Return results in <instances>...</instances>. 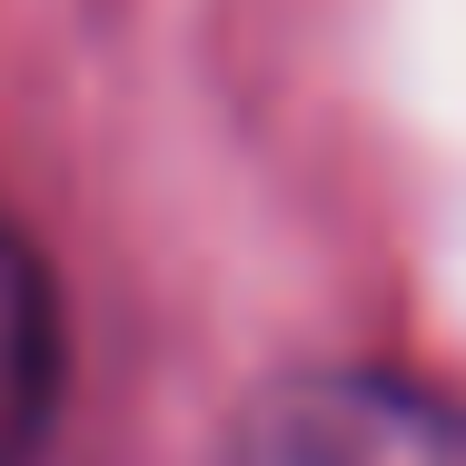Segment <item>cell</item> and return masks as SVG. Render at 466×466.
<instances>
[{"instance_id": "2", "label": "cell", "mask_w": 466, "mask_h": 466, "mask_svg": "<svg viewBox=\"0 0 466 466\" xmlns=\"http://www.w3.org/2000/svg\"><path fill=\"white\" fill-rule=\"evenodd\" d=\"M60 387H70V328L50 258L30 248L20 218H0V466H30L50 447Z\"/></svg>"}, {"instance_id": "1", "label": "cell", "mask_w": 466, "mask_h": 466, "mask_svg": "<svg viewBox=\"0 0 466 466\" xmlns=\"http://www.w3.org/2000/svg\"><path fill=\"white\" fill-rule=\"evenodd\" d=\"M238 466H466V407L407 377H279L238 417Z\"/></svg>"}]
</instances>
